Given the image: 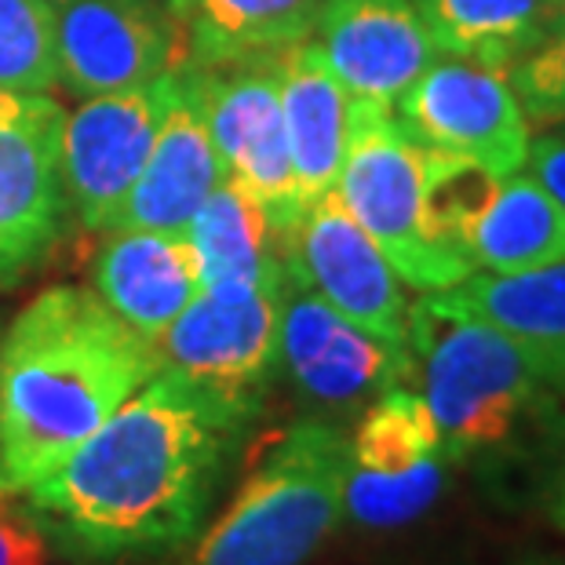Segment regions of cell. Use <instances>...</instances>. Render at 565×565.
Instances as JSON below:
<instances>
[{
    "label": "cell",
    "instance_id": "obj_1",
    "mask_svg": "<svg viewBox=\"0 0 565 565\" xmlns=\"http://www.w3.org/2000/svg\"><path fill=\"white\" fill-rule=\"evenodd\" d=\"M245 424L161 369L22 497L47 544L81 565L164 555L194 540Z\"/></svg>",
    "mask_w": 565,
    "mask_h": 565
},
{
    "label": "cell",
    "instance_id": "obj_25",
    "mask_svg": "<svg viewBox=\"0 0 565 565\" xmlns=\"http://www.w3.org/2000/svg\"><path fill=\"white\" fill-rule=\"evenodd\" d=\"M55 81V4L52 0H0V88L44 95Z\"/></svg>",
    "mask_w": 565,
    "mask_h": 565
},
{
    "label": "cell",
    "instance_id": "obj_2",
    "mask_svg": "<svg viewBox=\"0 0 565 565\" xmlns=\"http://www.w3.org/2000/svg\"><path fill=\"white\" fill-rule=\"evenodd\" d=\"M161 372L95 288L33 296L0 335V492L22 497Z\"/></svg>",
    "mask_w": 565,
    "mask_h": 565
},
{
    "label": "cell",
    "instance_id": "obj_28",
    "mask_svg": "<svg viewBox=\"0 0 565 565\" xmlns=\"http://www.w3.org/2000/svg\"><path fill=\"white\" fill-rule=\"evenodd\" d=\"M47 558L52 547L30 508H15L0 492V565H47Z\"/></svg>",
    "mask_w": 565,
    "mask_h": 565
},
{
    "label": "cell",
    "instance_id": "obj_23",
    "mask_svg": "<svg viewBox=\"0 0 565 565\" xmlns=\"http://www.w3.org/2000/svg\"><path fill=\"white\" fill-rule=\"evenodd\" d=\"M347 445L354 471L376 478H398L430 460H449L435 416L408 383L376 394Z\"/></svg>",
    "mask_w": 565,
    "mask_h": 565
},
{
    "label": "cell",
    "instance_id": "obj_31",
    "mask_svg": "<svg viewBox=\"0 0 565 565\" xmlns=\"http://www.w3.org/2000/svg\"><path fill=\"white\" fill-rule=\"evenodd\" d=\"M551 522H555L562 533H565V460H562V471H558L555 497H551Z\"/></svg>",
    "mask_w": 565,
    "mask_h": 565
},
{
    "label": "cell",
    "instance_id": "obj_22",
    "mask_svg": "<svg viewBox=\"0 0 565 565\" xmlns=\"http://www.w3.org/2000/svg\"><path fill=\"white\" fill-rule=\"evenodd\" d=\"M438 55L508 70L544 44L551 19L544 0H413Z\"/></svg>",
    "mask_w": 565,
    "mask_h": 565
},
{
    "label": "cell",
    "instance_id": "obj_15",
    "mask_svg": "<svg viewBox=\"0 0 565 565\" xmlns=\"http://www.w3.org/2000/svg\"><path fill=\"white\" fill-rule=\"evenodd\" d=\"M315 30L351 99L394 106L438 58L413 0H321Z\"/></svg>",
    "mask_w": 565,
    "mask_h": 565
},
{
    "label": "cell",
    "instance_id": "obj_11",
    "mask_svg": "<svg viewBox=\"0 0 565 565\" xmlns=\"http://www.w3.org/2000/svg\"><path fill=\"white\" fill-rule=\"evenodd\" d=\"M58 81L77 99L139 88L183 63L164 0H58Z\"/></svg>",
    "mask_w": 565,
    "mask_h": 565
},
{
    "label": "cell",
    "instance_id": "obj_19",
    "mask_svg": "<svg viewBox=\"0 0 565 565\" xmlns=\"http://www.w3.org/2000/svg\"><path fill=\"white\" fill-rule=\"evenodd\" d=\"M183 63L215 70L278 55L310 38L321 0H164Z\"/></svg>",
    "mask_w": 565,
    "mask_h": 565
},
{
    "label": "cell",
    "instance_id": "obj_13",
    "mask_svg": "<svg viewBox=\"0 0 565 565\" xmlns=\"http://www.w3.org/2000/svg\"><path fill=\"white\" fill-rule=\"evenodd\" d=\"M63 106L44 95L38 110L0 125V288L19 285L63 231Z\"/></svg>",
    "mask_w": 565,
    "mask_h": 565
},
{
    "label": "cell",
    "instance_id": "obj_12",
    "mask_svg": "<svg viewBox=\"0 0 565 565\" xmlns=\"http://www.w3.org/2000/svg\"><path fill=\"white\" fill-rule=\"evenodd\" d=\"M281 362L288 376L315 405L354 408L376 394L408 383V351L380 340L354 321L285 278Z\"/></svg>",
    "mask_w": 565,
    "mask_h": 565
},
{
    "label": "cell",
    "instance_id": "obj_4",
    "mask_svg": "<svg viewBox=\"0 0 565 565\" xmlns=\"http://www.w3.org/2000/svg\"><path fill=\"white\" fill-rule=\"evenodd\" d=\"M405 351L408 383L435 416L449 460L503 445L544 391L508 335L441 292H419L408 307Z\"/></svg>",
    "mask_w": 565,
    "mask_h": 565
},
{
    "label": "cell",
    "instance_id": "obj_26",
    "mask_svg": "<svg viewBox=\"0 0 565 565\" xmlns=\"http://www.w3.org/2000/svg\"><path fill=\"white\" fill-rule=\"evenodd\" d=\"M445 463L449 460H430L398 478L362 475L351 467V478H347V519L362 522L369 529L413 522L416 514H424L438 500L445 486Z\"/></svg>",
    "mask_w": 565,
    "mask_h": 565
},
{
    "label": "cell",
    "instance_id": "obj_17",
    "mask_svg": "<svg viewBox=\"0 0 565 565\" xmlns=\"http://www.w3.org/2000/svg\"><path fill=\"white\" fill-rule=\"evenodd\" d=\"M278 95L299 204L307 209L335 190L354 99L310 38L278 52Z\"/></svg>",
    "mask_w": 565,
    "mask_h": 565
},
{
    "label": "cell",
    "instance_id": "obj_6",
    "mask_svg": "<svg viewBox=\"0 0 565 565\" xmlns=\"http://www.w3.org/2000/svg\"><path fill=\"white\" fill-rule=\"evenodd\" d=\"M285 274L245 292H198L153 340L161 369L242 416H256L281 362Z\"/></svg>",
    "mask_w": 565,
    "mask_h": 565
},
{
    "label": "cell",
    "instance_id": "obj_24",
    "mask_svg": "<svg viewBox=\"0 0 565 565\" xmlns=\"http://www.w3.org/2000/svg\"><path fill=\"white\" fill-rule=\"evenodd\" d=\"M500 183L503 175L489 172L482 164L456 158V153L424 150V215L430 234L460 259H467L463 234L486 212V204L500 190Z\"/></svg>",
    "mask_w": 565,
    "mask_h": 565
},
{
    "label": "cell",
    "instance_id": "obj_27",
    "mask_svg": "<svg viewBox=\"0 0 565 565\" xmlns=\"http://www.w3.org/2000/svg\"><path fill=\"white\" fill-rule=\"evenodd\" d=\"M508 81L522 103L525 121H565V19L525 58L508 70Z\"/></svg>",
    "mask_w": 565,
    "mask_h": 565
},
{
    "label": "cell",
    "instance_id": "obj_3",
    "mask_svg": "<svg viewBox=\"0 0 565 565\" xmlns=\"http://www.w3.org/2000/svg\"><path fill=\"white\" fill-rule=\"evenodd\" d=\"M347 435L299 419L270 441L183 565H307L347 519Z\"/></svg>",
    "mask_w": 565,
    "mask_h": 565
},
{
    "label": "cell",
    "instance_id": "obj_32",
    "mask_svg": "<svg viewBox=\"0 0 565 565\" xmlns=\"http://www.w3.org/2000/svg\"><path fill=\"white\" fill-rule=\"evenodd\" d=\"M544 8H547L551 30H555V26H558V22L565 19V0H544Z\"/></svg>",
    "mask_w": 565,
    "mask_h": 565
},
{
    "label": "cell",
    "instance_id": "obj_16",
    "mask_svg": "<svg viewBox=\"0 0 565 565\" xmlns=\"http://www.w3.org/2000/svg\"><path fill=\"white\" fill-rule=\"evenodd\" d=\"M92 274L95 296L150 343L201 292L194 252L183 234L114 231L95 256Z\"/></svg>",
    "mask_w": 565,
    "mask_h": 565
},
{
    "label": "cell",
    "instance_id": "obj_30",
    "mask_svg": "<svg viewBox=\"0 0 565 565\" xmlns=\"http://www.w3.org/2000/svg\"><path fill=\"white\" fill-rule=\"evenodd\" d=\"M44 95H22V92H8L0 88V125H11L19 117H26L30 110H38Z\"/></svg>",
    "mask_w": 565,
    "mask_h": 565
},
{
    "label": "cell",
    "instance_id": "obj_18",
    "mask_svg": "<svg viewBox=\"0 0 565 565\" xmlns=\"http://www.w3.org/2000/svg\"><path fill=\"white\" fill-rule=\"evenodd\" d=\"M441 296L500 329L540 383L565 394V259L522 274L475 270Z\"/></svg>",
    "mask_w": 565,
    "mask_h": 565
},
{
    "label": "cell",
    "instance_id": "obj_10",
    "mask_svg": "<svg viewBox=\"0 0 565 565\" xmlns=\"http://www.w3.org/2000/svg\"><path fill=\"white\" fill-rule=\"evenodd\" d=\"M175 92V66L139 88L92 95L63 121V190L74 215L106 231L147 164Z\"/></svg>",
    "mask_w": 565,
    "mask_h": 565
},
{
    "label": "cell",
    "instance_id": "obj_5",
    "mask_svg": "<svg viewBox=\"0 0 565 565\" xmlns=\"http://www.w3.org/2000/svg\"><path fill=\"white\" fill-rule=\"evenodd\" d=\"M335 198L380 245L405 285L441 292L460 285L467 259L449 252L424 215V147L408 139L391 106L354 99Z\"/></svg>",
    "mask_w": 565,
    "mask_h": 565
},
{
    "label": "cell",
    "instance_id": "obj_9",
    "mask_svg": "<svg viewBox=\"0 0 565 565\" xmlns=\"http://www.w3.org/2000/svg\"><path fill=\"white\" fill-rule=\"evenodd\" d=\"M394 117L424 150H441L514 175L529 158V121L508 74L438 55L394 99Z\"/></svg>",
    "mask_w": 565,
    "mask_h": 565
},
{
    "label": "cell",
    "instance_id": "obj_7",
    "mask_svg": "<svg viewBox=\"0 0 565 565\" xmlns=\"http://www.w3.org/2000/svg\"><path fill=\"white\" fill-rule=\"evenodd\" d=\"M198 103L223 175L267 212L274 234L288 231L303 215V204L288 153L278 55L198 70Z\"/></svg>",
    "mask_w": 565,
    "mask_h": 565
},
{
    "label": "cell",
    "instance_id": "obj_33",
    "mask_svg": "<svg viewBox=\"0 0 565 565\" xmlns=\"http://www.w3.org/2000/svg\"><path fill=\"white\" fill-rule=\"evenodd\" d=\"M52 4H58V0H52Z\"/></svg>",
    "mask_w": 565,
    "mask_h": 565
},
{
    "label": "cell",
    "instance_id": "obj_20",
    "mask_svg": "<svg viewBox=\"0 0 565 565\" xmlns=\"http://www.w3.org/2000/svg\"><path fill=\"white\" fill-rule=\"evenodd\" d=\"M183 237L194 252L201 292H245L252 285L285 274L278 234L267 212L226 175L190 220Z\"/></svg>",
    "mask_w": 565,
    "mask_h": 565
},
{
    "label": "cell",
    "instance_id": "obj_21",
    "mask_svg": "<svg viewBox=\"0 0 565 565\" xmlns=\"http://www.w3.org/2000/svg\"><path fill=\"white\" fill-rule=\"evenodd\" d=\"M471 270L522 274L565 259V209L522 168L503 175L500 190L463 234Z\"/></svg>",
    "mask_w": 565,
    "mask_h": 565
},
{
    "label": "cell",
    "instance_id": "obj_29",
    "mask_svg": "<svg viewBox=\"0 0 565 565\" xmlns=\"http://www.w3.org/2000/svg\"><path fill=\"white\" fill-rule=\"evenodd\" d=\"M525 172L547 186V194L565 209V131H544L529 139Z\"/></svg>",
    "mask_w": 565,
    "mask_h": 565
},
{
    "label": "cell",
    "instance_id": "obj_8",
    "mask_svg": "<svg viewBox=\"0 0 565 565\" xmlns=\"http://www.w3.org/2000/svg\"><path fill=\"white\" fill-rule=\"evenodd\" d=\"M278 256L292 285L324 299L358 329L405 347L408 307H413L405 281L343 209L335 190L307 204L303 215L278 234Z\"/></svg>",
    "mask_w": 565,
    "mask_h": 565
},
{
    "label": "cell",
    "instance_id": "obj_14",
    "mask_svg": "<svg viewBox=\"0 0 565 565\" xmlns=\"http://www.w3.org/2000/svg\"><path fill=\"white\" fill-rule=\"evenodd\" d=\"M220 179L223 164L198 103V66L179 63L172 103H168L150 158L125 201L117 204L106 231L183 234Z\"/></svg>",
    "mask_w": 565,
    "mask_h": 565
}]
</instances>
